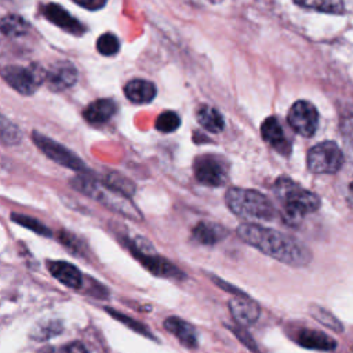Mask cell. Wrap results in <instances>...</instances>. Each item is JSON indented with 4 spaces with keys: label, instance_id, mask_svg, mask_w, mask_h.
Returning <instances> with one entry per match:
<instances>
[{
    "label": "cell",
    "instance_id": "23",
    "mask_svg": "<svg viewBox=\"0 0 353 353\" xmlns=\"http://www.w3.org/2000/svg\"><path fill=\"white\" fill-rule=\"evenodd\" d=\"M294 1L302 7L321 11V12L339 14L343 11L342 0H294Z\"/></svg>",
    "mask_w": 353,
    "mask_h": 353
},
{
    "label": "cell",
    "instance_id": "2",
    "mask_svg": "<svg viewBox=\"0 0 353 353\" xmlns=\"http://www.w3.org/2000/svg\"><path fill=\"white\" fill-rule=\"evenodd\" d=\"M70 185L80 193L99 201L109 210L134 221H142V214L134 205V203H131L128 196L110 188L105 182H99L87 174H83L73 176L70 179Z\"/></svg>",
    "mask_w": 353,
    "mask_h": 353
},
{
    "label": "cell",
    "instance_id": "1",
    "mask_svg": "<svg viewBox=\"0 0 353 353\" xmlns=\"http://www.w3.org/2000/svg\"><path fill=\"white\" fill-rule=\"evenodd\" d=\"M237 236L265 255L290 266H306L313 258L312 251L296 239L256 223L239 225Z\"/></svg>",
    "mask_w": 353,
    "mask_h": 353
},
{
    "label": "cell",
    "instance_id": "20",
    "mask_svg": "<svg viewBox=\"0 0 353 353\" xmlns=\"http://www.w3.org/2000/svg\"><path fill=\"white\" fill-rule=\"evenodd\" d=\"M164 327L179 339V342L190 349L197 347V334L193 325L179 317H168L164 320Z\"/></svg>",
    "mask_w": 353,
    "mask_h": 353
},
{
    "label": "cell",
    "instance_id": "37",
    "mask_svg": "<svg viewBox=\"0 0 353 353\" xmlns=\"http://www.w3.org/2000/svg\"><path fill=\"white\" fill-rule=\"evenodd\" d=\"M211 1H221V0H211Z\"/></svg>",
    "mask_w": 353,
    "mask_h": 353
},
{
    "label": "cell",
    "instance_id": "27",
    "mask_svg": "<svg viewBox=\"0 0 353 353\" xmlns=\"http://www.w3.org/2000/svg\"><path fill=\"white\" fill-rule=\"evenodd\" d=\"M103 182H105L106 185H109L110 188H113V189L121 192L123 194L128 196V197H130L131 194H134V192H135L134 183H132L130 179H127L125 176L117 174V172H109V174L105 176Z\"/></svg>",
    "mask_w": 353,
    "mask_h": 353
},
{
    "label": "cell",
    "instance_id": "16",
    "mask_svg": "<svg viewBox=\"0 0 353 353\" xmlns=\"http://www.w3.org/2000/svg\"><path fill=\"white\" fill-rule=\"evenodd\" d=\"M117 112V105L110 98H101L91 102L83 112V117L90 124H103Z\"/></svg>",
    "mask_w": 353,
    "mask_h": 353
},
{
    "label": "cell",
    "instance_id": "28",
    "mask_svg": "<svg viewBox=\"0 0 353 353\" xmlns=\"http://www.w3.org/2000/svg\"><path fill=\"white\" fill-rule=\"evenodd\" d=\"M97 50L99 54L105 57L114 55L120 50V41L113 33H103L97 40Z\"/></svg>",
    "mask_w": 353,
    "mask_h": 353
},
{
    "label": "cell",
    "instance_id": "6",
    "mask_svg": "<svg viewBox=\"0 0 353 353\" xmlns=\"http://www.w3.org/2000/svg\"><path fill=\"white\" fill-rule=\"evenodd\" d=\"M343 164V153L332 141L314 145L307 153V168L316 174H334Z\"/></svg>",
    "mask_w": 353,
    "mask_h": 353
},
{
    "label": "cell",
    "instance_id": "33",
    "mask_svg": "<svg viewBox=\"0 0 353 353\" xmlns=\"http://www.w3.org/2000/svg\"><path fill=\"white\" fill-rule=\"evenodd\" d=\"M232 331H233V332L236 334V336H237L244 345H247L250 349H252V350L256 349V347H255V343H254V341H252V338H251L244 330H241V328H234V327H233Z\"/></svg>",
    "mask_w": 353,
    "mask_h": 353
},
{
    "label": "cell",
    "instance_id": "30",
    "mask_svg": "<svg viewBox=\"0 0 353 353\" xmlns=\"http://www.w3.org/2000/svg\"><path fill=\"white\" fill-rule=\"evenodd\" d=\"M22 138L19 128L7 120L6 116H1V141L6 145L18 143Z\"/></svg>",
    "mask_w": 353,
    "mask_h": 353
},
{
    "label": "cell",
    "instance_id": "8",
    "mask_svg": "<svg viewBox=\"0 0 353 353\" xmlns=\"http://www.w3.org/2000/svg\"><path fill=\"white\" fill-rule=\"evenodd\" d=\"M32 139L37 145V148L47 157L54 160L55 163H58L63 167H68L73 171L83 172V174H87L90 171L88 167L85 165V163L79 156H76L72 150H69L63 145L52 141L51 138H48V137H46V135H43L37 131H33L32 132Z\"/></svg>",
    "mask_w": 353,
    "mask_h": 353
},
{
    "label": "cell",
    "instance_id": "11",
    "mask_svg": "<svg viewBox=\"0 0 353 353\" xmlns=\"http://www.w3.org/2000/svg\"><path fill=\"white\" fill-rule=\"evenodd\" d=\"M229 310L232 317L241 325V327H248L252 325L258 317H259V306L256 302H254L251 298L247 295H240V296H232L228 302Z\"/></svg>",
    "mask_w": 353,
    "mask_h": 353
},
{
    "label": "cell",
    "instance_id": "31",
    "mask_svg": "<svg viewBox=\"0 0 353 353\" xmlns=\"http://www.w3.org/2000/svg\"><path fill=\"white\" fill-rule=\"evenodd\" d=\"M106 312H108L109 314H112L114 319H117L120 323H123V324H125L127 327L132 328V331H137V332H139V334H143V335L152 338V335L148 332L149 330H148L143 324L138 323L137 320L130 319V317H127V316H124V314H121V313H117V312H114L113 309H109V307H106Z\"/></svg>",
    "mask_w": 353,
    "mask_h": 353
},
{
    "label": "cell",
    "instance_id": "36",
    "mask_svg": "<svg viewBox=\"0 0 353 353\" xmlns=\"http://www.w3.org/2000/svg\"><path fill=\"white\" fill-rule=\"evenodd\" d=\"M350 190H352V193H353V182L350 183Z\"/></svg>",
    "mask_w": 353,
    "mask_h": 353
},
{
    "label": "cell",
    "instance_id": "32",
    "mask_svg": "<svg viewBox=\"0 0 353 353\" xmlns=\"http://www.w3.org/2000/svg\"><path fill=\"white\" fill-rule=\"evenodd\" d=\"M48 353H88V352L84 347V345H81L80 342H70L68 345L54 347Z\"/></svg>",
    "mask_w": 353,
    "mask_h": 353
},
{
    "label": "cell",
    "instance_id": "13",
    "mask_svg": "<svg viewBox=\"0 0 353 353\" xmlns=\"http://www.w3.org/2000/svg\"><path fill=\"white\" fill-rule=\"evenodd\" d=\"M261 135L263 138L265 142H268L272 148H274L279 153L287 156L291 150V145L287 141L284 131L281 128L280 121L270 116L268 119L263 120L262 125H261Z\"/></svg>",
    "mask_w": 353,
    "mask_h": 353
},
{
    "label": "cell",
    "instance_id": "14",
    "mask_svg": "<svg viewBox=\"0 0 353 353\" xmlns=\"http://www.w3.org/2000/svg\"><path fill=\"white\" fill-rule=\"evenodd\" d=\"M135 258L153 274L160 277H174V279H182L183 273L175 268L170 261L159 256L154 254H139L135 255Z\"/></svg>",
    "mask_w": 353,
    "mask_h": 353
},
{
    "label": "cell",
    "instance_id": "10",
    "mask_svg": "<svg viewBox=\"0 0 353 353\" xmlns=\"http://www.w3.org/2000/svg\"><path fill=\"white\" fill-rule=\"evenodd\" d=\"M43 15L51 23L57 25L58 28L66 30L72 34H83L85 32V26L76 18H73L63 7L55 3H48L43 7Z\"/></svg>",
    "mask_w": 353,
    "mask_h": 353
},
{
    "label": "cell",
    "instance_id": "35",
    "mask_svg": "<svg viewBox=\"0 0 353 353\" xmlns=\"http://www.w3.org/2000/svg\"><path fill=\"white\" fill-rule=\"evenodd\" d=\"M212 280H214V283H215V284H218L222 290H225V291H228V292L233 294L234 296L245 295L243 291H240L239 288H234V287H233V285H230V284H226L223 280H219V279H216V277H212Z\"/></svg>",
    "mask_w": 353,
    "mask_h": 353
},
{
    "label": "cell",
    "instance_id": "12",
    "mask_svg": "<svg viewBox=\"0 0 353 353\" xmlns=\"http://www.w3.org/2000/svg\"><path fill=\"white\" fill-rule=\"evenodd\" d=\"M76 80H77V70L68 61H61L51 65L46 76L47 85L52 91L66 90L72 87L76 83Z\"/></svg>",
    "mask_w": 353,
    "mask_h": 353
},
{
    "label": "cell",
    "instance_id": "15",
    "mask_svg": "<svg viewBox=\"0 0 353 353\" xmlns=\"http://www.w3.org/2000/svg\"><path fill=\"white\" fill-rule=\"evenodd\" d=\"M48 270L59 283H62L69 288H80L83 285L81 272L69 262L50 261Z\"/></svg>",
    "mask_w": 353,
    "mask_h": 353
},
{
    "label": "cell",
    "instance_id": "5",
    "mask_svg": "<svg viewBox=\"0 0 353 353\" xmlns=\"http://www.w3.org/2000/svg\"><path fill=\"white\" fill-rule=\"evenodd\" d=\"M1 76L15 91L22 95H30L46 81L47 70L39 63H30L29 66L7 65L3 68Z\"/></svg>",
    "mask_w": 353,
    "mask_h": 353
},
{
    "label": "cell",
    "instance_id": "26",
    "mask_svg": "<svg viewBox=\"0 0 353 353\" xmlns=\"http://www.w3.org/2000/svg\"><path fill=\"white\" fill-rule=\"evenodd\" d=\"M11 219L15 223L40 234V236H47V237L51 236V230L46 225H43L40 221H37L36 218H32V216H28L23 214H11Z\"/></svg>",
    "mask_w": 353,
    "mask_h": 353
},
{
    "label": "cell",
    "instance_id": "24",
    "mask_svg": "<svg viewBox=\"0 0 353 353\" xmlns=\"http://www.w3.org/2000/svg\"><path fill=\"white\" fill-rule=\"evenodd\" d=\"M29 30L28 22L19 15H6L1 19V32L6 36H21Z\"/></svg>",
    "mask_w": 353,
    "mask_h": 353
},
{
    "label": "cell",
    "instance_id": "7",
    "mask_svg": "<svg viewBox=\"0 0 353 353\" xmlns=\"http://www.w3.org/2000/svg\"><path fill=\"white\" fill-rule=\"evenodd\" d=\"M229 167L223 157L212 153L200 154L193 161L196 179L207 186H222L228 181Z\"/></svg>",
    "mask_w": 353,
    "mask_h": 353
},
{
    "label": "cell",
    "instance_id": "18",
    "mask_svg": "<svg viewBox=\"0 0 353 353\" xmlns=\"http://www.w3.org/2000/svg\"><path fill=\"white\" fill-rule=\"evenodd\" d=\"M296 343L306 349L314 350H334L336 347V342L334 338L327 335L325 332L316 330H301L296 335Z\"/></svg>",
    "mask_w": 353,
    "mask_h": 353
},
{
    "label": "cell",
    "instance_id": "19",
    "mask_svg": "<svg viewBox=\"0 0 353 353\" xmlns=\"http://www.w3.org/2000/svg\"><path fill=\"white\" fill-rule=\"evenodd\" d=\"M156 85L152 81L143 79L130 80L124 85V94L127 99L134 103H148L153 101V98L156 97Z\"/></svg>",
    "mask_w": 353,
    "mask_h": 353
},
{
    "label": "cell",
    "instance_id": "25",
    "mask_svg": "<svg viewBox=\"0 0 353 353\" xmlns=\"http://www.w3.org/2000/svg\"><path fill=\"white\" fill-rule=\"evenodd\" d=\"M61 331H62V323L61 321H58V320H48V321H43V323L37 324L32 330L30 336L34 341L41 342V341H47V339L61 334Z\"/></svg>",
    "mask_w": 353,
    "mask_h": 353
},
{
    "label": "cell",
    "instance_id": "34",
    "mask_svg": "<svg viewBox=\"0 0 353 353\" xmlns=\"http://www.w3.org/2000/svg\"><path fill=\"white\" fill-rule=\"evenodd\" d=\"M79 6L88 8V10H98L102 8L108 0H74Z\"/></svg>",
    "mask_w": 353,
    "mask_h": 353
},
{
    "label": "cell",
    "instance_id": "22",
    "mask_svg": "<svg viewBox=\"0 0 353 353\" xmlns=\"http://www.w3.org/2000/svg\"><path fill=\"white\" fill-rule=\"evenodd\" d=\"M309 313L320 323L323 324L324 327H327L328 330L331 331H335V332H342L343 331V325L342 323L327 309L324 307H320L317 305H312L310 309H309Z\"/></svg>",
    "mask_w": 353,
    "mask_h": 353
},
{
    "label": "cell",
    "instance_id": "3",
    "mask_svg": "<svg viewBox=\"0 0 353 353\" xmlns=\"http://www.w3.org/2000/svg\"><path fill=\"white\" fill-rule=\"evenodd\" d=\"M273 190L283 205L284 216L288 222H296L320 207V199L313 192L303 189L288 176H280L274 182Z\"/></svg>",
    "mask_w": 353,
    "mask_h": 353
},
{
    "label": "cell",
    "instance_id": "9",
    "mask_svg": "<svg viewBox=\"0 0 353 353\" xmlns=\"http://www.w3.org/2000/svg\"><path fill=\"white\" fill-rule=\"evenodd\" d=\"M290 127L302 137H312L319 125V113L309 101H296L288 110Z\"/></svg>",
    "mask_w": 353,
    "mask_h": 353
},
{
    "label": "cell",
    "instance_id": "29",
    "mask_svg": "<svg viewBox=\"0 0 353 353\" xmlns=\"http://www.w3.org/2000/svg\"><path fill=\"white\" fill-rule=\"evenodd\" d=\"M179 125H181V117L172 110L161 112L156 119V128L161 132H172L178 130Z\"/></svg>",
    "mask_w": 353,
    "mask_h": 353
},
{
    "label": "cell",
    "instance_id": "21",
    "mask_svg": "<svg viewBox=\"0 0 353 353\" xmlns=\"http://www.w3.org/2000/svg\"><path fill=\"white\" fill-rule=\"evenodd\" d=\"M196 119L199 124L210 132H221L225 127L223 116L212 106L201 105L196 112Z\"/></svg>",
    "mask_w": 353,
    "mask_h": 353
},
{
    "label": "cell",
    "instance_id": "17",
    "mask_svg": "<svg viewBox=\"0 0 353 353\" xmlns=\"http://www.w3.org/2000/svg\"><path fill=\"white\" fill-rule=\"evenodd\" d=\"M228 234V230L214 222H199L192 230V239L203 245H214L223 240Z\"/></svg>",
    "mask_w": 353,
    "mask_h": 353
},
{
    "label": "cell",
    "instance_id": "4",
    "mask_svg": "<svg viewBox=\"0 0 353 353\" xmlns=\"http://www.w3.org/2000/svg\"><path fill=\"white\" fill-rule=\"evenodd\" d=\"M228 208L244 219L270 221L276 215L272 201L258 190L230 188L225 194Z\"/></svg>",
    "mask_w": 353,
    "mask_h": 353
}]
</instances>
